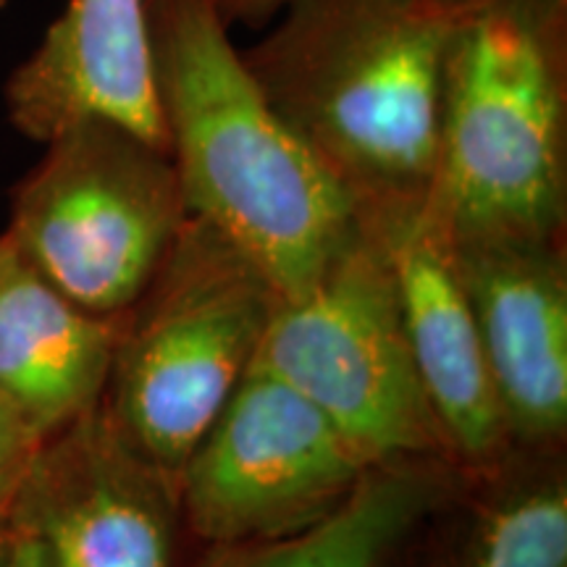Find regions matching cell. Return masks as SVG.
Masks as SVG:
<instances>
[{
  "mask_svg": "<svg viewBox=\"0 0 567 567\" xmlns=\"http://www.w3.org/2000/svg\"><path fill=\"white\" fill-rule=\"evenodd\" d=\"M145 11L187 216L292 300L360 237L358 203L271 109L208 6L145 0Z\"/></svg>",
  "mask_w": 567,
  "mask_h": 567,
  "instance_id": "cell-1",
  "label": "cell"
},
{
  "mask_svg": "<svg viewBox=\"0 0 567 567\" xmlns=\"http://www.w3.org/2000/svg\"><path fill=\"white\" fill-rule=\"evenodd\" d=\"M463 17L392 0H297L239 55L360 213L405 208L434 184L446 55Z\"/></svg>",
  "mask_w": 567,
  "mask_h": 567,
  "instance_id": "cell-2",
  "label": "cell"
},
{
  "mask_svg": "<svg viewBox=\"0 0 567 567\" xmlns=\"http://www.w3.org/2000/svg\"><path fill=\"white\" fill-rule=\"evenodd\" d=\"M425 210L452 245L563 239L567 0H484L457 21Z\"/></svg>",
  "mask_w": 567,
  "mask_h": 567,
  "instance_id": "cell-3",
  "label": "cell"
},
{
  "mask_svg": "<svg viewBox=\"0 0 567 567\" xmlns=\"http://www.w3.org/2000/svg\"><path fill=\"white\" fill-rule=\"evenodd\" d=\"M281 297L200 218H184L140 300L118 318L101 405L166 476L179 471L245 379Z\"/></svg>",
  "mask_w": 567,
  "mask_h": 567,
  "instance_id": "cell-4",
  "label": "cell"
},
{
  "mask_svg": "<svg viewBox=\"0 0 567 567\" xmlns=\"http://www.w3.org/2000/svg\"><path fill=\"white\" fill-rule=\"evenodd\" d=\"M184 218L172 155L111 122H82L45 142L11 189L6 234L63 297L118 318L153 281Z\"/></svg>",
  "mask_w": 567,
  "mask_h": 567,
  "instance_id": "cell-5",
  "label": "cell"
},
{
  "mask_svg": "<svg viewBox=\"0 0 567 567\" xmlns=\"http://www.w3.org/2000/svg\"><path fill=\"white\" fill-rule=\"evenodd\" d=\"M258 360L308 396L373 467L452 457L365 224L313 287L279 300Z\"/></svg>",
  "mask_w": 567,
  "mask_h": 567,
  "instance_id": "cell-6",
  "label": "cell"
},
{
  "mask_svg": "<svg viewBox=\"0 0 567 567\" xmlns=\"http://www.w3.org/2000/svg\"><path fill=\"white\" fill-rule=\"evenodd\" d=\"M373 465L308 396L255 360L179 471V513L221 547L316 526Z\"/></svg>",
  "mask_w": 567,
  "mask_h": 567,
  "instance_id": "cell-7",
  "label": "cell"
},
{
  "mask_svg": "<svg viewBox=\"0 0 567 567\" xmlns=\"http://www.w3.org/2000/svg\"><path fill=\"white\" fill-rule=\"evenodd\" d=\"M176 481L92 408L45 436L9 505L51 567H168L179 520Z\"/></svg>",
  "mask_w": 567,
  "mask_h": 567,
  "instance_id": "cell-8",
  "label": "cell"
},
{
  "mask_svg": "<svg viewBox=\"0 0 567 567\" xmlns=\"http://www.w3.org/2000/svg\"><path fill=\"white\" fill-rule=\"evenodd\" d=\"M379 245L415 371L452 457L492 467L509 434L446 234L423 205L360 213Z\"/></svg>",
  "mask_w": 567,
  "mask_h": 567,
  "instance_id": "cell-9",
  "label": "cell"
},
{
  "mask_svg": "<svg viewBox=\"0 0 567 567\" xmlns=\"http://www.w3.org/2000/svg\"><path fill=\"white\" fill-rule=\"evenodd\" d=\"M509 442L567 429V268L563 239L452 245Z\"/></svg>",
  "mask_w": 567,
  "mask_h": 567,
  "instance_id": "cell-10",
  "label": "cell"
},
{
  "mask_svg": "<svg viewBox=\"0 0 567 567\" xmlns=\"http://www.w3.org/2000/svg\"><path fill=\"white\" fill-rule=\"evenodd\" d=\"M3 95L13 130L42 145L74 124L111 122L168 153L145 0H69Z\"/></svg>",
  "mask_w": 567,
  "mask_h": 567,
  "instance_id": "cell-11",
  "label": "cell"
},
{
  "mask_svg": "<svg viewBox=\"0 0 567 567\" xmlns=\"http://www.w3.org/2000/svg\"><path fill=\"white\" fill-rule=\"evenodd\" d=\"M118 318L71 302L0 234V396L40 439L101 405Z\"/></svg>",
  "mask_w": 567,
  "mask_h": 567,
  "instance_id": "cell-12",
  "label": "cell"
},
{
  "mask_svg": "<svg viewBox=\"0 0 567 567\" xmlns=\"http://www.w3.org/2000/svg\"><path fill=\"white\" fill-rule=\"evenodd\" d=\"M442 488L434 463L379 465L321 523L274 542L226 547L213 567H389Z\"/></svg>",
  "mask_w": 567,
  "mask_h": 567,
  "instance_id": "cell-13",
  "label": "cell"
},
{
  "mask_svg": "<svg viewBox=\"0 0 567 567\" xmlns=\"http://www.w3.org/2000/svg\"><path fill=\"white\" fill-rule=\"evenodd\" d=\"M460 567H567L565 478L517 481L488 502Z\"/></svg>",
  "mask_w": 567,
  "mask_h": 567,
  "instance_id": "cell-14",
  "label": "cell"
},
{
  "mask_svg": "<svg viewBox=\"0 0 567 567\" xmlns=\"http://www.w3.org/2000/svg\"><path fill=\"white\" fill-rule=\"evenodd\" d=\"M40 442L42 439L27 425L24 417L0 396V513L9 509Z\"/></svg>",
  "mask_w": 567,
  "mask_h": 567,
  "instance_id": "cell-15",
  "label": "cell"
},
{
  "mask_svg": "<svg viewBox=\"0 0 567 567\" xmlns=\"http://www.w3.org/2000/svg\"><path fill=\"white\" fill-rule=\"evenodd\" d=\"M216 13L226 30L231 27H247V30H268L281 13L292 9L297 0H200Z\"/></svg>",
  "mask_w": 567,
  "mask_h": 567,
  "instance_id": "cell-16",
  "label": "cell"
},
{
  "mask_svg": "<svg viewBox=\"0 0 567 567\" xmlns=\"http://www.w3.org/2000/svg\"><path fill=\"white\" fill-rule=\"evenodd\" d=\"M3 567H51L48 563L45 549L34 538L30 530L17 528L11 523V544H9V557H6Z\"/></svg>",
  "mask_w": 567,
  "mask_h": 567,
  "instance_id": "cell-17",
  "label": "cell"
},
{
  "mask_svg": "<svg viewBox=\"0 0 567 567\" xmlns=\"http://www.w3.org/2000/svg\"><path fill=\"white\" fill-rule=\"evenodd\" d=\"M392 3L410 6V9H425L439 13H452V17H463L471 9H476L484 0H392Z\"/></svg>",
  "mask_w": 567,
  "mask_h": 567,
  "instance_id": "cell-18",
  "label": "cell"
},
{
  "mask_svg": "<svg viewBox=\"0 0 567 567\" xmlns=\"http://www.w3.org/2000/svg\"><path fill=\"white\" fill-rule=\"evenodd\" d=\"M9 544H11V517L9 509L0 513V567L6 565V557H9Z\"/></svg>",
  "mask_w": 567,
  "mask_h": 567,
  "instance_id": "cell-19",
  "label": "cell"
},
{
  "mask_svg": "<svg viewBox=\"0 0 567 567\" xmlns=\"http://www.w3.org/2000/svg\"><path fill=\"white\" fill-rule=\"evenodd\" d=\"M6 6H9V0H0V9H6Z\"/></svg>",
  "mask_w": 567,
  "mask_h": 567,
  "instance_id": "cell-20",
  "label": "cell"
}]
</instances>
